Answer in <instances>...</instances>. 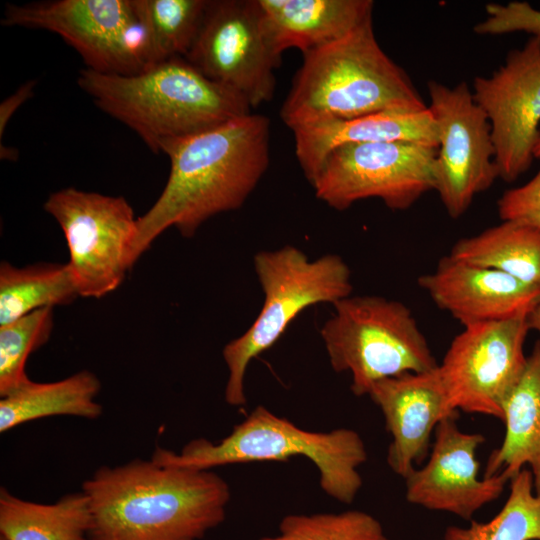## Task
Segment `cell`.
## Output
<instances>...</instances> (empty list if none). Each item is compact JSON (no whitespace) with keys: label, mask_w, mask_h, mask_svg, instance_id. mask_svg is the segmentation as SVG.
I'll return each mask as SVG.
<instances>
[{"label":"cell","mask_w":540,"mask_h":540,"mask_svg":"<svg viewBox=\"0 0 540 540\" xmlns=\"http://www.w3.org/2000/svg\"><path fill=\"white\" fill-rule=\"evenodd\" d=\"M270 127L250 113L168 145L166 185L137 218L134 263L167 229L192 238L211 217L242 207L269 167Z\"/></svg>","instance_id":"cell-1"},{"label":"cell","mask_w":540,"mask_h":540,"mask_svg":"<svg viewBox=\"0 0 540 540\" xmlns=\"http://www.w3.org/2000/svg\"><path fill=\"white\" fill-rule=\"evenodd\" d=\"M89 540H200L226 516L231 491L212 469L134 459L102 466L82 484Z\"/></svg>","instance_id":"cell-2"},{"label":"cell","mask_w":540,"mask_h":540,"mask_svg":"<svg viewBox=\"0 0 540 540\" xmlns=\"http://www.w3.org/2000/svg\"><path fill=\"white\" fill-rule=\"evenodd\" d=\"M77 83L100 110L133 130L154 153L251 113L240 94L208 79L183 57L134 75L83 68Z\"/></svg>","instance_id":"cell-3"},{"label":"cell","mask_w":540,"mask_h":540,"mask_svg":"<svg viewBox=\"0 0 540 540\" xmlns=\"http://www.w3.org/2000/svg\"><path fill=\"white\" fill-rule=\"evenodd\" d=\"M302 55L280 110L291 130L382 111L428 108L407 73L380 47L372 18Z\"/></svg>","instance_id":"cell-4"},{"label":"cell","mask_w":540,"mask_h":540,"mask_svg":"<svg viewBox=\"0 0 540 540\" xmlns=\"http://www.w3.org/2000/svg\"><path fill=\"white\" fill-rule=\"evenodd\" d=\"M304 456L320 473L322 490L350 504L362 487L359 467L367 460L361 436L352 429L308 431L257 406L218 443L193 439L179 453L157 446L151 459L160 465L212 469L228 464L286 461Z\"/></svg>","instance_id":"cell-5"},{"label":"cell","mask_w":540,"mask_h":540,"mask_svg":"<svg viewBox=\"0 0 540 540\" xmlns=\"http://www.w3.org/2000/svg\"><path fill=\"white\" fill-rule=\"evenodd\" d=\"M253 264L264 293L263 306L253 324L222 350L228 369L225 400L233 407L246 404L249 363L271 348L302 311L319 303L333 305L353 290L351 270L336 254L311 260L301 249L286 245L257 252Z\"/></svg>","instance_id":"cell-6"},{"label":"cell","mask_w":540,"mask_h":540,"mask_svg":"<svg viewBox=\"0 0 540 540\" xmlns=\"http://www.w3.org/2000/svg\"><path fill=\"white\" fill-rule=\"evenodd\" d=\"M333 306L320 335L333 370L351 374L356 396L368 395L380 380L438 366L403 303L380 296H348Z\"/></svg>","instance_id":"cell-7"},{"label":"cell","mask_w":540,"mask_h":540,"mask_svg":"<svg viewBox=\"0 0 540 540\" xmlns=\"http://www.w3.org/2000/svg\"><path fill=\"white\" fill-rule=\"evenodd\" d=\"M43 208L64 233L79 296L101 298L116 290L135 264L137 218L128 201L68 187L52 193Z\"/></svg>","instance_id":"cell-8"},{"label":"cell","mask_w":540,"mask_h":540,"mask_svg":"<svg viewBox=\"0 0 540 540\" xmlns=\"http://www.w3.org/2000/svg\"><path fill=\"white\" fill-rule=\"evenodd\" d=\"M1 23L59 35L80 54L87 69L99 73L134 75L151 66L133 0L7 4Z\"/></svg>","instance_id":"cell-9"},{"label":"cell","mask_w":540,"mask_h":540,"mask_svg":"<svg viewBox=\"0 0 540 540\" xmlns=\"http://www.w3.org/2000/svg\"><path fill=\"white\" fill-rule=\"evenodd\" d=\"M437 149L407 141L345 144L327 154L311 185L338 211L368 198L406 210L434 190Z\"/></svg>","instance_id":"cell-10"},{"label":"cell","mask_w":540,"mask_h":540,"mask_svg":"<svg viewBox=\"0 0 540 540\" xmlns=\"http://www.w3.org/2000/svg\"><path fill=\"white\" fill-rule=\"evenodd\" d=\"M184 58L208 79L236 91L251 108L273 99L281 56L270 43L258 0H209Z\"/></svg>","instance_id":"cell-11"},{"label":"cell","mask_w":540,"mask_h":540,"mask_svg":"<svg viewBox=\"0 0 540 540\" xmlns=\"http://www.w3.org/2000/svg\"><path fill=\"white\" fill-rule=\"evenodd\" d=\"M427 88L439 135L434 191L457 219L499 178L491 124L466 82L449 87L431 80Z\"/></svg>","instance_id":"cell-12"},{"label":"cell","mask_w":540,"mask_h":540,"mask_svg":"<svg viewBox=\"0 0 540 540\" xmlns=\"http://www.w3.org/2000/svg\"><path fill=\"white\" fill-rule=\"evenodd\" d=\"M526 317L463 326L438 371L453 409L502 420V406L526 366Z\"/></svg>","instance_id":"cell-13"},{"label":"cell","mask_w":540,"mask_h":540,"mask_svg":"<svg viewBox=\"0 0 540 540\" xmlns=\"http://www.w3.org/2000/svg\"><path fill=\"white\" fill-rule=\"evenodd\" d=\"M475 102L491 124L499 178L514 182L531 166L540 140V37L511 50L490 76H476Z\"/></svg>","instance_id":"cell-14"},{"label":"cell","mask_w":540,"mask_h":540,"mask_svg":"<svg viewBox=\"0 0 540 540\" xmlns=\"http://www.w3.org/2000/svg\"><path fill=\"white\" fill-rule=\"evenodd\" d=\"M458 416L439 422L427 462L405 478L406 500L465 520L499 498L510 478L504 473L479 478L476 451L485 437L459 429Z\"/></svg>","instance_id":"cell-15"},{"label":"cell","mask_w":540,"mask_h":540,"mask_svg":"<svg viewBox=\"0 0 540 540\" xmlns=\"http://www.w3.org/2000/svg\"><path fill=\"white\" fill-rule=\"evenodd\" d=\"M368 395L381 410L392 437L387 463L403 479L428 457L439 422L459 413L450 404L438 366L380 380Z\"/></svg>","instance_id":"cell-16"},{"label":"cell","mask_w":540,"mask_h":540,"mask_svg":"<svg viewBox=\"0 0 540 540\" xmlns=\"http://www.w3.org/2000/svg\"><path fill=\"white\" fill-rule=\"evenodd\" d=\"M438 308L463 326L526 317L540 299V287L495 269L448 255L434 271L418 278Z\"/></svg>","instance_id":"cell-17"},{"label":"cell","mask_w":540,"mask_h":540,"mask_svg":"<svg viewBox=\"0 0 540 540\" xmlns=\"http://www.w3.org/2000/svg\"><path fill=\"white\" fill-rule=\"evenodd\" d=\"M295 154L303 173L313 183L327 154L345 144L407 141L438 148L436 121L421 111H382L351 120L314 123L292 129Z\"/></svg>","instance_id":"cell-18"},{"label":"cell","mask_w":540,"mask_h":540,"mask_svg":"<svg viewBox=\"0 0 540 540\" xmlns=\"http://www.w3.org/2000/svg\"><path fill=\"white\" fill-rule=\"evenodd\" d=\"M268 38L282 56L302 54L346 36L372 18L371 0H258Z\"/></svg>","instance_id":"cell-19"},{"label":"cell","mask_w":540,"mask_h":540,"mask_svg":"<svg viewBox=\"0 0 540 540\" xmlns=\"http://www.w3.org/2000/svg\"><path fill=\"white\" fill-rule=\"evenodd\" d=\"M505 435L489 456L483 477L504 473L511 480L525 465L540 492V342L527 357L519 381L502 406Z\"/></svg>","instance_id":"cell-20"},{"label":"cell","mask_w":540,"mask_h":540,"mask_svg":"<svg viewBox=\"0 0 540 540\" xmlns=\"http://www.w3.org/2000/svg\"><path fill=\"white\" fill-rule=\"evenodd\" d=\"M100 390V380L88 370L55 382L40 383L30 379L1 397L0 432L51 416L97 419L103 412L101 404L95 401Z\"/></svg>","instance_id":"cell-21"},{"label":"cell","mask_w":540,"mask_h":540,"mask_svg":"<svg viewBox=\"0 0 540 540\" xmlns=\"http://www.w3.org/2000/svg\"><path fill=\"white\" fill-rule=\"evenodd\" d=\"M90 526L89 498L82 490L43 504L0 488V539L89 540Z\"/></svg>","instance_id":"cell-22"},{"label":"cell","mask_w":540,"mask_h":540,"mask_svg":"<svg viewBox=\"0 0 540 540\" xmlns=\"http://www.w3.org/2000/svg\"><path fill=\"white\" fill-rule=\"evenodd\" d=\"M449 255L540 287V229L535 226L502 221L479 234L461 238Z\"/></svg>","instance_id":"cell-23"},{"label":"cell","mask_w":540,"mask_h":540,"mask_svg":"<svg viewBox=\"0 0 540 540\" xmlns=\"http://www.w3.org/2000/svg\"><path fill=\"white\" fill-rule=\"evenodd\" d=\"M79 297L68 264L0 265V326L42 308L67 305Z\"/></svg>","instance_id":"cell-24"},{"label":"cell","mask_w":540,"mask_h":540,"mask_svg":"<svg viewBox=\"0 0 540 540\" xmlns=\"http://www.w3.org/2000/svg\"><path fill=\"white\" fill-rule=\"evenodd\" d=\"M209 0H133L146 33L151 65L185 57L199 33Z\"/></svg>","instance_id":"cell-25"},{"label":"cell","mask_w":540,"mask_h":540,"mask_svg":"<svg viewBox=\"0 0 540 540\" xmlns=\"http://www.w3.org/2000/svg\"><path fill=\"white\" fill-rule=\"evenodd\" d=\"M510 482L507 500L492 519L449 526L444 540H540V492H535L531 471L523 468Z\"/></svg>","instance_id":"cell-26"},{"label":"cell","mask_w":540,"mask_h":540,"mask_svg":"<svg viewBox=\"0 0 540 540\" xmlns=\"http://www.w3.org/2000/svg\"><path fill=\"white\" fill-rule=\"evenodd\" d=\"M53 308H42L0 326V397L30 380L25 371L28 357L50 339Z\"/></svg>","instance_id":"cell-27"},{"label":"cell","mask_w":540,"mask_h":540,"mask_svg":"<svg viewBox=\"0 0 540 540\" xmlns=\"http://www.w3.org/2000/svg\"><path fill=\"white\" fill-rule=\"evenodd\" d=\"M259 540H390L381 523L360 510L312 515H287L279 534Z\"/></svg>","instance_id":"cell-28"},{"label":"cell","mask_w":540,"mask_h":540,"mask_svg":"<svg viewBox=\"0 0 540 540\" xmlns=\"http://www.w3.org/2000/svg\"><path fill=\"white\" fill-rule=\"evenodd\" d=\"M485 10L487 17L473 28L478 35L526 32L540 37V10L527 2L489 3Z\"/></svg>","instance_id":"cell-29"},{"label":"cell","mask_w":540,"mask_h":540,"mask_svg":"<svg viewBox=\"0 0 540 540\" xmlns=\"http://www.w3.org/2000/svg\"><path fill=\"white\" fill-rule=\"evenodd\" d=\"M502 221H515L540 229V170L524 185L505 191L497 202Z\"/></svg>","instance_id":"cell-30"},{"label":"cell","mask_w":540,"mask_h":540,"mask_svg":"<svg viewBox=\"0 0 540 540\" xmlns=\"http://www.w3.org/2000/svg\"><path fill=\"white\" fill-rule=\"evenodd\" d=\"M36 80H29L22 84L13 94L4 99L0 104V136L8 125L9 120L16 110L34 94Z\"/></svg>","instance_id":"cell-31"},{"label":"cell","mask_w":540,"mask_h":540,"mask_svg":"<svg viewBox=\"0 0 540 540\" xmlns=\"http://www.w3.org/2000/svg\"><path fill=\"white\" fill-rule=\"evenodd\" d=\"M527 320H528L530 329H534L540 333V299L538 303L536 304V306L531 311V313L529 314Z\"/></svg>","instance_id":"cell-32"},{"label":"cell","mask_w":540,"mask_h":540,"mask_svg":"<svg viewBox=\"0 0 540 540\" xmlns=\"http://www.w3.org/2000/svg\"><path fill=\"white\" fill-rule=\"evenodd\" d=\"M0 156L1 159L14 161L18 158V151L12 147L1 145Z\"/></svg>","instance_id":"cell-33"},{"label":"cell","mask_w":540,"mask_h":540,"mask_svg":"<svg viewBox=\"0 0 540 540\" xmlns=\"http://www.w3.org/2000/svg\"><path fill=\"white\" fill-rule=\"evenodd\" d=\"M534 157L535 158H540V140H539V142L537 143V145L535 147Z\"/></svg>","instance_id":"cell-34"}]
</instances>
